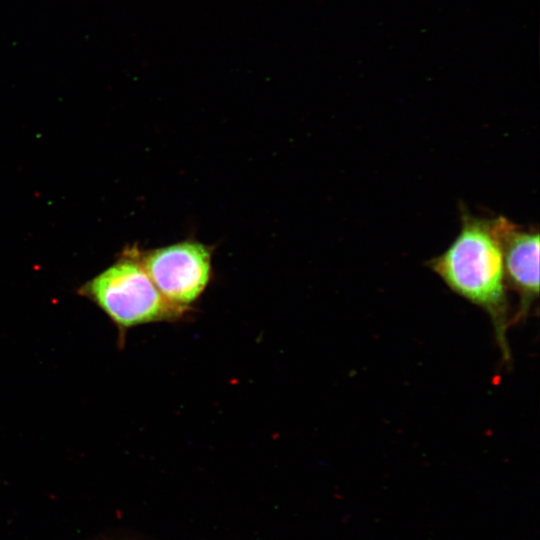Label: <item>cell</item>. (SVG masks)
Listing matches in <instances>:
<instances>
[{
	"instance_id": "6da1fadb",
	"label": "cell",
	"mask_w": 540,
	"mask_h": 540,
	"mask_svg": "<svg viewBox=\"0 0 540 540\" xmlns=\"http://www.w3.org/2000/svg\"><path fill=\"white\" fill-rule=\"evenodd\" d=\"M428 266L450 290L490 316L503 357L509 359L507 285L493 219L462 209L459 233Z\"/></svg>"
},
{
	"instance_id": "7a4b0ae2",
	"label": "cell",
	"mask_w": 540,
	"mask_h": 540,
	"mask_svg": "<svg viewBox=\"0 0 540 540\" xmlns=\"http://www.w3.org/2000/svg\"><path fill=\"white\" fill-rule=\"evenodd\" d=\"M119 328H130L171 318L180 313L160 294L142 263L120 261L83 288Z\"/></svg>"
},
{
	"instance_id": "3957f363",
	"label": "cell",
	"mask_w": 540,
	"mask_h": 540,
	"mask_svg": "<svg viewBox=\"0 0 540 540\" xmlns=\"http://www.w3.org/2000/svg\"><path fill=\"white\" fill-rule=\"evenodd\" d=\"M142 265L163 298L180 312L205 290L211 277V251L184 241L145 256Z\"/></svg>"
},
{
	"instance_id": "277c9868",
	"label": "cell",
	"mask_w": 540,
	"mask_h": 540,
	"mask_svg": "<svg viewBox=\"0 0 540 540\" xmlns=\"http://www.w3.org/2000/svg\"><path fill=\"white\" fill-rule=\"evenodd\" d=\"M501 244L505 281L519 296V309L511 320H523L539 296V233L524 229L509 219H493Z\"/></svg>"
},
{
	"instance_id": "5b68a950",
	"label": "cell",
	"mask_w": 540,
	"mask_h": 540,
	"mask_svg": "<svg viewBox=\"0 0 540 540\" xmlns=\"http://www.w3.org/2000/svg\"><path fill=\"white\" fill-rule=\"evenodd\" d=\"M98 540H125V539H122V538H116V537H103L101 539H98Z\"/></svg>"
}]
</instances>
